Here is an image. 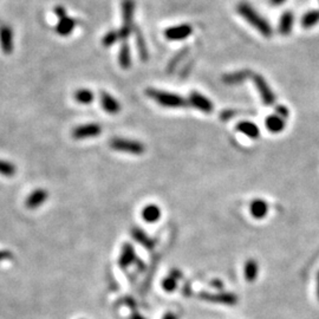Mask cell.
Returning <instances> with one entry per match:
<instances>
[{"label":"cell","instance_id":"cell-26","mask_svg":"<svg viewBox=\"0 0 319 319\" xmlns=\"http://www.w3.org/2000/svg\"><path fill=\"white\" fill-rule=\"evenodd\" d=\"M17 173V167L12 162L0 158V175L5 178H13Z\"/></svg>","mask_w":319,"mask_h":319},{"label":"cell","instance_id":"cell-19","mask_svg":"<svg viewBox=\"0 0 319 319\" xmlns=\"http://www.w3.org/2000/svg\"><path fill=\"white\" fill-rule=\"evenodd\" d=\"M294 25V15L291 11H285L280 17L278 30L281 36H288Z\"/></svg>","mask_w":319,"mask_h":319},{"label":"cell","instance_id":"cell-6","mask_svg":"<svg viewBox=\"0 0 319 319\" xmlns=\"http://www.w3.org/2000/svg\"><path fill=\"white\" fill-rule=\"evenodd\" d=\"M187 102L188 104H191L196 110L202 111L205 114H210L214 110V104L212 103V101L208 97L203 96L202 94L198 93V91H192L189 94V98Z\"/></svg>","mask_w":319,"mask_h":319},{"label":"cell","instance_id":"cell-20","mask_svg":"<svg viewBox=\"0 0 319 319\" xmlns=\"http://www.w3.org/2000/svg\"><path fill=\"white\" fill-rule=\"evenodd\" d=\"M134 36H135V40H136V47L138 51V56L140 58L143 60V62H147L149 58V52H148V47L147 44H145V39L143 36V32L141 31V29L138 26H135L134 28Z\"/></svg>","mask_w":319,"mask_h":319},{"label":"cell","instance_id":"cell-17","mask_svg":"<svg viewBox=\"0 0 319 319\" xmlns=\"http://www.w3.org/2000/svg\"><path fill=\"white\" fill-rule=\"evenodd\" d=\"M76 26H77L76 20L66 16L64 17V18L59 19L58 24H57L55 28V31L57 35L60 37H67L73 32V30L76 29Z\"/></svg>","mask_w":319,"mask_h":319},{"label":"cell","instance_id":"cell-3","mask_svg":"<svg viewBox=\"0 0 319 319\" xmlns=\"http://www.w3.org/2000/svg\"><path fill=\"white\" fill-rule=\"evenodd\" d=\"M109 147L113 150L120 152H127L132 155H142L145 151V147L140 141L130 140V138L114 137L109 141Z\"/></svg>","mask_w":319,"mask_h":319},{"label":"cell","instance_id":"cell-4","mask_svg":"<svg viewBox=\"0 0 319 319\" xmlns=\"http://www.w3.org/2000/svg\"><path fill=\"white\" fill-rule=\"evenodd\" d=\"M102 134V127L98 123H86L77 125L71 131V136L74 140H88L100 136Z\"/></svg>","mask_w":319,"mask_h":319},{"label":"cell","instance_id":"cell-29","mask_svg":"<svg viewBox=\"0 0 319 319\" xmlns=\"http://www.w3.org/2000/svg\"><path fill=\"white\" fill-rule=\"evenodd\" d=\"M162 287L166 292H174L178 287V278L175 277H167L162 280Z\"/></svg>","mask_w":319,"mask_h":319},{"label":"cell","instance_id":"cell-1","mask_svg":"<svg viewBox=\"0 0 319 319\" xmlns=\"http://www.w3.org/2000/svg\"><path fill=\"white\" fill-rule=\"evenodd\" d=\"M236 12L239 13V16L246 20L251 26H253L254 29L258 30L261 36H264L265 38H270L273 35L272 26L270 25V23L266 19L263 18L249 3H239L236 5Z\"/></svg>","mask_w":319,"mask_h":319},{"label":"cell","instance_id":"cell-2","mask_svg":"<svg viewBox=\"0 0 319 319\" xmlns=\"http://www.w3.org/2000/svg\"><path fill=\"white\" fill-rule=\"evenodd\" d=\"M145 95L149 98H151L152 101H155L156 103L161 105V107L165 108L178 109V108L186 107L188 104L187 100H185L182 96L174 93H169V91L148 88V89H145Z\"/></svg>","mask_w":319,"mask_h":319},{"label":"cell","instance_id":"cell-7","mask_svg":"<svg viewBox=\"0 0 319 319\" xmlns=\"http://www.w3.org/2000/svg\"><path fill=\"white\" fill-rule=\"evenodd\" d=\"M193 33V26L189 24H181V25L171 26L165 30V37L172 42H180L187 39Z\"/></svg>","mask_w":319,"mask_h":319},{"label":"cell","instance_id":"cell-18","mask_svg":"<svg viewBox=\"0 0 319 319\" xmlns=\"http://www.w3.org/2000/svg\"><path fill=\"white\" fill-rule=\"evenodd\" d=\"M236 130L242 132L251 140H257L260 136V129L256 123L251 121H243L236 125Z\"/></svg>","mask_w":319,"mask_h":319},{"label":"cell","instance_id":"cell-9","mask_svg":"<svg viewBox=\"0 0 319 319\" xmlns=\"http://www.w3.org/2000/svg\"><path fill=\"white\" fill-rule=\"evenodd\" d=\"M100 103L105 113L110 115H117L121 111L120 102L104 90H102L100 93Z\"/></svg>","mask_w":319,"mask_h":319},{"label":"cell","instance_id":"cell-33","mask_svg":"<svg viewBox=\"0 0 319 319\" xmlns=\"http://www.w3.org/2000/svg\"><path fill=\"white\" fill-rule=\"evenodd\" d=\"M13 258V254L8 250H2L0 251V261L10 260Z\"/></svg>","mask_w":319,"mask_h":319},{"label":"cell","instance_id":"cell-27","mask_svg":"<svg viewBox=\"0 0 319 319\" xmlns=\"http://www.w3.org/2000/svg\"><path fill=\"white\" fill-rule=\"evenodd\" d=\"M131 235L137 243L142 244V245H144L145 247L152 246V240L144 233V230H141L140 228H134L131 230Z\"/></svg>","mask_w":319,"mask_h":319},{"label":"cell","instance_id":"cell-5","mask_svg":"<svg viewBox=\"0 0 319 319\" xmlns=\"http://www.w3.org/2000/svg\"><path fill=\"white\" fill-rule=\"evenodd\" d=\"M252 78L258 91H259V95L261 100H263V103L266 105H272L274 102H276V95L273 94V91L270 88L269 84H267L266 79H265V78L259 73L252 74Z\"/></svg>","mask_w":319,"mask_h":319},{"label":"cell","instance_id":"cell-16","mask_svg":"<svg viewBox=\"0 0 319 319\" xmlns=\"http://www.w3.org/2000/svg\"><path fill=\"white\" fill-rule=\"evenodd\" d=\"M265 125H266V129L272 134H279L286 127V120L283 117H280L279 115L272 114L269 115L265 120Z\"/></svg>","mask_w":319,"mask_h":319},{"label":"cell","instance_id":"cell-15","mask_svg":"<svg viewBox=\"0 0 319 319\" xmlns=\"http://www.w3.org/2000/svg\"><path fill=\"white\" fill-rule=\"evenodd\" d=\"M141 216L147 223H155L161 219L162 210L155 203H149L141 210Z\"/></svg>","mask_w":319,"mask_h":319},{"label":"cell","instance_id":"cell-25","mask_svg":"<svg viewBox=\"0 0 319 319\" xmlns=\"http://www.w3.org/2000/svg\"><path fill=\"white\" fill-rule=\"evenodd\" d=\"M252 76V72L251 70H242V71H236V72L228 73L223 76V82L227 84H236V83H242L246 79L247 77Z\"/></svg>","mask_w":319,"mask_h":319},{"label":"cell","instance_id":"cell-32","mask_svg":"<svg viewBox=\"0 0 319 319\" xmlns=\"http://www.w3.org/2000/svg\"><path fill=\"white\" fill-rule=\"evenodd\" d=\"M53 12H55V15L58 17L59 19H62V18H64V17H66V9L64 8V6H62V5L55 6V9H53Z\"/></svg>","mask_w":319,"mask_h":319},{"label":"cell","instance_id":"cell-30","mask_svg":"<svg viewBox=\"0 0 319 319\" xmlns=\"http://www.w3.org/2000/svg\"><path fill=\"white\" fill-rule=\"evenodd\" d=\"M189 52V47L188 46H186V47H183L182 50H180L178 53H176L175 55V57L174 58L172 59V62L169 63V69H174V67L178 65V64L181 62V60L185 58L186 56H187V53Z\"/></svg>","mask_w":319,"mask_h":319},{"label":"cell","instance_id":"cell-23","mask_svg":"<svg viewBox=\"0 0 319 319\" xmlns=\"http://www.w3.org/2000/svg\"><path fill=\"white\" fill-rule=\"evenodd\" d=\"M73 100L79 104L89 105L95 101V94L88 88H81L73 93Z\"/></svg>","mask_w":319,"mask_h":319},{"label":"cell","instance_id":"cell-22","mask_svg":"<svg viewBox=\"0 0 319 319\" xmlns=\"http://www.w3.org/2000/svg\"><path fill=\"white\" fill-rule=\"evenodd\" d=\"M118 64L122 69L127 70L131 66V52L130 46L127 42L122 43L120 47V52H118Z\"/></svg>","mask_w":319,"mask_h":319},{"label":"cell","instance_id":"cell-31","mask_svg":"<svg viewBox=\"0 0 319 319\" xmlns=\"http://www.w3.org/2000/svg\"><path fill=\"white\" fill-rule=\"evenodd\" d=\"M276 114L279 115L280 117L285 118V120H287V117L290 116V110L286 107H284V105H278L276 108Z\"/></svg>","mask_w":319,"mask_h":319},{"label":"cell","instance_id":"cell-21","mask_svg":"<svg viewBox=\"0 0 319 319\" xmlns=\"http://www.w3.org/2000/svg\"><path fill=\"white\" fill-rule=\"evenodd\" d=\"M258 274H259V265L257 260L249 259L244 265V277L249 283H254L257 280Z\"/></svg>","mask_w":319,"mask_h":319},{"label":"cell","instance_id":"cell-11","mask_svg":"<svg viewBox=\"0 0 319 319\" xmlns=\"http://www.w3.org/2000/svg\"><path fill=\"white\" fill-rule=\"evenodd\" d=\"M269 202L264 199H254L250 203V214L257 220H263L269 214Z\"/></svg>","mask_w":319,"mask_h":319},{"label":"cell","instance_id":"cell-13","mask_svg":"<svg viewBox=\"0 0 319 319\" xmlns=\"http://www.w3.org/2000/svg\"><path fill=\"white\" fill-rule=\"evenodd\" d=\"M122 19L123 26L135 28L134 17H135V0H122Z\"/></svg>","mask_w":319,"mask_h":319},{"label":"cell","instance_id":"cell-12","mask_svg":"<svg viewBox=\"0 0 319 319\" xmlns=\"http://www.w3.org/2000/svg\"><path fill=\"white\" fill-rule=\"evenodd\" d=\"M199 297L200 299L210 301V303H219L223 305H235L237 303V297H235L232 293H201Z\"/></svg>","mask_w":319,"mask_h":319},{"label":"cell","instance_id":"cell-36","mask_svg":"<svg viewBox=\"0 0 319 319\" xmlns=\"http://www.w3.org/2000/svg\"><path fill=\"white\" fill-rule=\"evenodd\" d=\"M285 2H286V0H271V4H272L273 6H279Z\"/></svg>","mask_w":319,"mask_h":319},{"label":"cell","instance_id":"cell-37","mask_svg":"<svg viewBox=\"0 0 319 319\" xmlns=\"http://www.w3.org/2000/svg\"><path fill=\"white\" fill-rule=\"evenodd\" d=\"M317 296H318V299H319V273H318V277H317Z\"/></svg>","mask_w":319,"mask_h":319},{"label":"cell","instance_id":"cell-10","mask_svg":"<svg viewBox=\"0 0 319 319\" xmlns=\"http://www.w3.org/2000/svg\"><path fill=\"white\" fill-rule=\"evenodd\" d=\"M0 47L5 55H11L13 52V31L8 25L0 26Z\"/></svg>","mask_w":319,"mask_h":319},{"label":"cell","instance_id":"cell-28","mask_svg":"<svg viewBox=\"0 0 319 319\" xmlns=\"http://www.w3.org/2000/svg\"><path fill=\"white\" fill-rule=\"evenodd\" d=\"M120 40V36H118V30H110L105 33L103 38H102V45L104 47H110L114 44H116Z\"/></svg>","mask_w":319,"mask_h":319},{"label":"cell","instance_id":"cell-35","mask_svg":"<svg viewBox=\"0 0 319 319\" xmlns=\"http://www.w3.org/2000/svg\"><path fill=\"white\" fill-rule=\"evenodd\" d=\"M130 319H145V318L142 314L137 313V312H134V313L130 315Z\"/></svg>","mask_w":319,"mask_h":319},{"label":"cell","instance_id":"cell-34","mask_svg":"<svg viewBox=\"0 0 319 319\" xmlns=\"http://www.w3.org/2000/svg\"><path fill=\"white\" fill-rule=\"evenodd\" d=\"M162 319H179V318H178V315L173 313V312H168V313H166L164 315V318Z\"/></svg>","mask_w":319,"mask_h":319},{"label":"cell","instance_id":"cell-14","mask_svg":"<svg viewBox=\"0 0 319 319\" xmlns=\"http://www.w3.org/2000/svg\"><path fill=\"white\" fill-rule=\"evenodd\" d=\"M135 258H136V254H135V250L131 244H124L122 246L120 257H118V265L122 270L128 269L131 264L135 263Z\"/></svg>","mask_w":319,"mask_h":319},{"label":"cell","instance_id":"cell-8","mask_svg":"<svg viewBox=\"0 0 319 319\" xmlns=\"http://www.w3.org/2000/svg\"><path fill=\"white\" fill-rule=\"evenodd\" d=\"M47 199H49V192L43 188H37L26 196L25 207L28 209H37L43 206Z\"/></svg>","mask_w":319,"mask_h":319},{"label":"cell","instance_id":"cell-24","mask_svg":"<svg viewBox=\"0 0 319 319\" xmlns=\"http://www.w3.org/2000/svg\"><path fill=\"white\" fill-rule=\"evenodd\" d=\"M319 23V10H311L301 17L300 25L304 29H311Z\"/></svg>","mask_w":319,"mask_h":319}]
</instances>
